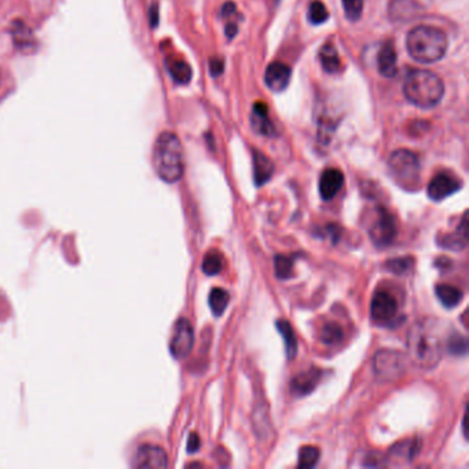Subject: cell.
Returning a JSON list of instances; mask_svg holds the SVG:
<instances>
[{
  "instance_id": "cell-17",
  "label": "cell",
  "mask_w": 469,
  "mask_h": 469,
  "mask_svg": "<svg viewBox=\"0 0 469 469\" xmlns=\"http://www.w3.org/2000/svg\"><path fill=\"white\" fill-rule=\"evenodd\" d=\"M396 50L392 42H387L381 46L377 57V65L378 71L385 77H394L398 72L396 68Z\"/></svg>"
},
{
  "instance_id": "cell-19",
  "label": "cell",
  "mask_w": 469,
  "mask_h": 469,
  "mask_svg": "<svg viewBox=\"0 0 469 469\" xmlns=\"http://www.w3.org/2000/svg\"><path fill=\"white\" fill-rule=\"evenodd\" d=\"M468 243V219L467 214L463 217L460 226L452 234H448L439 239V245L452 250H463Z\"/></svg>"
},
{
  "instance_id": "cell-3",
  "label": "cell",
  "mask_w": 469,
  "mask_h": 469,
  "mask_svg": "<svg viewBox=\"0 0 469 469\" xmlns=\"http://www.w3.org/2000/svg\"><path fill=\"white\" fill-rule=\"evenodd\" d=\"M153 164L158 178L167 183H175L183 176V149L175 134L163 132L157 138L153 151Z\"/></svg>"
},
{
  "instance_id": "cell-29",
  "label": "cell",
  "mask_w": 469,
  "mask_h": 469,
  "mask_svg": "<svg viewBox=\"0 0 469 469\" xmlns=\"http://www.w3.org/2000/svg\"><path fill=\"white\" fill-rule=\"evenodd\" d=\"M321 457V452L314 446H304L299 453V467L300 468H314Z\"/></svg>"
},
{
  "instance_id": "cell-36",
  "label": "cell",
  "mask_w": 469,
  "mask_h": 469,
  "mask_svg": "<svg viewBox=\"0 0 469 469\" xmlns=\"http://www.w3.org/2000/svg\"><path fill=\"white\" fill-rule=\"evenodd\" d=\"M366 467H381L385 466V459L378 453H370L365 461Z\"/></svg>"
},
{
  "instance_id": "cell-22",
  "label": "cell",
  "mask_w": 469,
  "mask_h": 469,
  "mask_svg": "<svg viewBox=\"0 0 469 469\" xmlns=\"http://www.w3.org/2000/svg\"><path fill=\"white\" fill-rule=\"evenodd\" d=\"M277 329L281 333V336L284 338L285 351H286L288 359H293L297 353V339H296V335L293 332L292 325L286 320H278L277 321Z\"/></svg>"
},
{
  "instance_id": "cell-18",
  "label": "cell",
  "mask_w": 469,
  "mask_h": 469,
  "mask_svg": "<svg viewBox=\"0 0 469 469\" xmlns=\"http://www.w3.org/2000/svg\"><path fill=\"white\" fill-rule=\"evenodd\" d=\"M253 179L256 186H263L267 183L273 174H274V164L273 161L261 151L253 150Z\"/></svg>"
},
{
  "instance_id": "cell-16",
  "label": "cell",
  "mask_w": 469,
  "mask_h": 469,
  "mask_svg": "<svg viewBox=\"0 0 469 469\" xmlns=\"http://www.w3.org/2000/svg\"><path fill=\"white\" fill-rule=\"evenodd\" d=\"M250 122H252V127L256 132L261 134V135H266V136H274L277 132H275V128H274V124L273 121L268 118V109H267V105L264 102H256L253 105V109H252V115H250Z\"/></svg>"
},
{
  "instance_id": "cell-11",
  "label": "cell",
  "mask_w": 469,
  "mask_h": 469,
  "mask_svg": "<svg viewBox=\"0 0 469 469\" xmlns=\"http://www.w3.org/2000/svg\"><path fill=\"white\" fill-rule=\"evenodd\" d=\"M461 189V182L454 176L442 172L432 178L428 185V197L434 201H442Z\"/></svg>"
},
{
  "instance_id": "cell-21",
  "label": "cell",
  "mask_w": 469,
  "mask_h": 469,
  "mask_svg": "<svg viewBox=\"0 0 469 469\" xmlns=\"http://www.w3.org/2000/svg\"><path fill=\"white\" fill-rule=\"evenodd\" d=\"M167 69L171 77L174 79V82H176L178 84H187L192 80L193 71L190 65L183 59H175V58L169 59L167 62Z\"/></svg>"
},
{
  "instance_id": "cell-27",
  "label": "cell",
  "mask_w": 469,
  "mask_h": 469,
  "mask_svg": "<svg viewBox=\"0 0 469 469\" xmlns=\"http://www.w3.org/2000/svg\"><path fill=\"white\" fill-rule=\"evenodd\" d=\"M344 338V332L340 328V325H338L336 322H328L322 327L321 331V340L327 344V346H335L339 342H342V339Z\"/></svg>"
},
{
  "instance_id": "cell-30",
  "label": "cell",
  "mask_w": 469,
  "mask_h": 469,
  "mask_svg": "<svg viewBox=\"0 0 469 469\" xmlns=\"http://www.w3.org/2000/svg\"><path fill=\"white\" fill-rule=\"evenodd\" d=\"M275 275L279 279H288L293 274V259L285 255H277L274 259Z\"/></svg>"
},
{
  "instance_id": "cell-31",
  "label": "cell",
  "mask_w": 469,
  "mask_h": 469,
  "mask_svg": "<svg viewBox=\"0 0 469 469\" xmlns=\"http://www.w3.org/2000/svg\"><path fill=\"white\" fill-rule=\"evenodd\" d=\"M413 264H414V260L412 257H395V259L388 260L385 267L396 275H405L410 273V270L413 268Z\"/></svg>"
},
{
  "instance_id": "cell-14",
  "label": "cell",
  "mask_w": 469,
  "mask_h": 469,
  "mask_svg": "<svg viewBox=\"0 0 469 469\" xmlns=\"http://www.w3.org/2000/svg\"><path fill=\"white\" fill-rule=\"evenodd\" d=\"M291 76H292V71L288 65L282 62H273L268 65L266 71L264 82L270 90L279 93V91H284L289 86Z\"/></svg>"
},
{
  "instance_id": "cell-6",
  "label": "cell",
  "mask_w": 469,
  "mask_h": 469,
  "mask_svg": "<svg viewBox=\"0 0 469 469\" xmlns=\"http://www.w3.org/2000/svg\"><path fill=\"white\" fill-rule=\"evenodd\" d=\"M406 362V356L401 351L380 350L373 358V369L378 378L396 381L405 374Z\"/></svg>"
},
{
  "instance_id": "cell-1",
  "label": "cell",
  "mask_w": 469,
  "mask_h": 469,
  "mask_svg": "<svg viewBox=\"0 0 469 469\" xmlns=\"http://www.w3.org/2000/svg\"><path fill=\"white\" fill-rule=\"evenodd\" d=\"M407 358L423 370H431L442 359L443 342L439 321L424 318L414 324L407 335Z\"/></svg>"
},
{
  "instance_id": "cell-7",
  "label": "cell",
  "mask_w": 469,
  "mask_h": 469,
  "mask_svg": "<svg viewBox=\"0 0 469 469\" xmlns=\"http://www.w3.org/2000/svg\"><path fill=\"white\" fill-rule=\"evenodd\" d=\"M367 232L376 246H388L396 237V223L394 217L385 208L377 207L371 214Z\"/></svg>"
},
{
  "instance_id": "cell-12",
  "label": "cell",
  "mask_w": 469,
  "mask_h": 469,
  "mask_svg": "<svg viewBox=\"0 0 469 469\" xmlns=\"http://www.w3.org/2000/svg\"><path fill=\"white\" fill-rule=\"evenodd\" d=\"M420 450V445L417 443L416 439H407L398 442L394 445L388 456L385 457V466H395V467H402L413 461V459L417 456Z\"/></svg>"
},
{
  "instance_id": "cell-38",
  "label": "cell",
  "mask_w": 469,
  "mask_h": 469,
  "mask_svg": "<svg viewBox=\"0 0 469 469\" xmlns=\"http://www.w3.org/2000/svg\"><path fill=\"white\" fill-rule=\"evenodd\" d=\"M151 15H153V19H151V25L154 26V25H157V17H158V14H157V6H153V8H151Z\"/></svg>"
},
{
  "instance_id": "cell-37",
  "label": "cell",
  "mask_w": 469,
  "mask_h": 469,
  "mask_svg": "<svg viewBox=\"0 0 469 469\" xmlns=\"http://www.w3.org/2000/svg\"><path fill=\"white\" fill-rule=\"evenodd\" d=\"M200 445H201V442H200L199 435L197 434H192L189 436V441H187V452L189 453H196L199 450Z\"/></svg>"
},
{
  "instance_id": "cell-4",
  "label": "cell",
  "mask_w": 469,
  "mask_h": 469,
  "mask_svg": "<svg viewBox=\"0 0 469 469\" xmlns=\"http://www.w3.org/2000/svg\"><path fill=\"white\" fill-rule=\"evenodd\" d=\"M405 97L410 104L421 109L436 107L445 94V86L439 76L431 71L416 69L409 72L403 84Z\"/></svg>"
},
{
  "instance_id": "cell-10",
  "label": "cell",
  "mask_w": 469,
  "mask_h": 469,
  "mask_svg": "<svg viewBox=\"0 0 469 469\" xmlns=\"http://www.w3.org/2000/svg\"><path fill=\"white\" fill-rule=\"evenodd\" d=\"M134 467L140 469H160L168 467V457L163 448L145 445L140 446L134 459Z\"/></svg>"
},
{
  "instance_id": "cell-8",
  "label": "cell",
  "mask_w": 469,
  "mask_h": 469,
  "mask_svg": "<svg viewBox=\"0 0 469 469\" xmlns=\"http://www.w3.org/2000/svg\"><path fill=\"white\" fill-rule=\"evenodd\" d=\"M371 320L378 325H392L398 317V303L394 296L387 292H377L370 304Z\"/></svg>"
},
{
  "instance_id": "cell-15",
  "label": "cell",
  "mask_w": 469,
  "mask_h": 469,
  "mask_svg": "<svg viewBox=\"0 0 469 469\" xmlns=\"http://www.w3.org/2000/svg\"><path fill=\"white\" fill-rule=\"evenodd\" d=\"M344 185V175L338 168H328L322 172L320 179V193L327 201L336 197Z\"/></svg>"
},
{
  "instance_id": "cell-28",
  "label": "cell",
  "mask_w": 469,
  "mask_h": 469,
  "mask_svg": "<svg viewBox=\"0 0 469 469\" xmlns=\"http://www.w3.org/2000/svg\"><path fill=\"white\" fill-rule=\"evenodd\" d=\"M223 268V259L219 252L211 250L205 255L203 261V271L207 275H217Z\"/></svg>"
},
{
  "instance_id": "cell-2",
  "label": "cell",
  "mask_w": 469,
  "mask_h": 469,
  "mask_svg": "<svg viewBox=\"0 0 469 469\" xmlns=\"http://www.w3.org/2000/svg\"><path fill=\"white\" fill-rule=\"evenodd\" d=\"M446 33L430 25L413 28L406 39V47L413 59L420 64H435L443 58L448 51Z\"/></svg>"
},
{
  "instance_id": "cell-35",
  "label": "cell",
  "mask_w": 469,
  "mask_h": 469,
  "mask_svg": "<svg viewBox=\"0 0 469 469\" xmlns=\"http://www.w3.org/2000/svg\"><path fill=\"white\" fill-rule=\"evenodd\" d=\"M223 69H225V62H223V59H221V58H211V61H210V71H211V75L214 76V77H218V76H221L222 73H223Z\"/></svg>"
},
{
  "instance_id": "cell-34",
  "label": "cell",
  "mask_w": 469,
  "mask_h": 469,
  "mask_svg": "<svg viewBox=\"0 0 469 469\" xmlns=\"http://www.w3.org/2000/svg\"><path fill=\"white\" fill-rule=\"evenodd\" d=\"M448 350L453 355H466L468 351V340L461 335H453L448 342Z\"/></svg>"
},
{
  "instance_id": "cell-25",
  "label": "cell",
  "mask_w": 469,
  "mask_h": 469,
  "mask_svg": "<svg viewBox=\"0 0 469 469\" xmlns=\"http://www.w3.org/2000/svg\"><path fill=\"white\" fill-rule=\"evenodd\" d=\"M12 39L17 47L25 50L26 47H33L35 39L29 28L22 22H15L12 28Z\"/></svg>"
},
{
  "instance_id": "cell-32",
  "label": "cell",
  "mask_w": 469,
  "mask_h": 469,
  "mask_svg": "<svg viewBox=\"0 0 469 469\" xmlns=\"http://www.w3.org/2000/svg\"><path fill=\"white\" fill-rule=\"evenodd\" d=\"M328 17H329L328 10L321 1L317 0V1L311 3L310 10H309V19L311 21V24L320 25V24L325 22L328 19Z\"/></svg>"
},
{
  "instance_id": "cell-33",
  "label": "cell",
  "mask_w": 469,
  "mask_h": 469,
  "mask_svg": "<svg viewBox=\"0 0 469 469\" xmlns=\"http://www.w3.org/2000/svg\"><path fill=\"white\" fill-rule=\"evenodd\" d=\"M343 8H344L347 19L355 22L362 15L363 0H343Z\"/></svg>"
},
{
  "instance_id": "cell-5",
  "label": "cell",
  "mask_w": 469,
  "mask_h": 469,
  "mask_svg": "<svg viewBox=\"0 0 469 469\" xmlns=\"http://www.w3.org/2000/svg\"><path fill=\"white\" fill-rule=\"evenodd\" d=\"M388 168L395 182L407 189L414 190L420 183V161L419 157L406 149L395 150L388 160Z\"/></svg>"
},
{
  "instance_id": "cell-9",
  "label": "cell",
  "mask_w": 469,
  "mask_h": 469,
  "mask_svg": "<svg viewBox=\"0 0 469 469\" xmlns=\"http://www.w3.org/2000/svg\"><path fill=\"white\" fill-rule=\"evenodd\" d=\"M194 331L189 320L181 318L174 328V335L169 344V351L175 359H185L193 349Z\"/></svg>"
},
{
  "instance_id": "cell-20",
  "label": "cell",
  "mask_w": 469,
  "mask_h": 469,
  "mask_svg": "<svg viewBox=\"0 0 469 469\" xmlns=\"http://www.w3.org/2000/svg\"><path fill=\"white\" fill-rule=\"evenodd\" d=\"M436 296L441 300V303L446 307V309H454L456 306H459L463 300V292L449 284H439L435 288Z\"/></svg>"
},
{
  "instance_id": "cell-24",
  "label": "cell",
  "mask_w": 469,
  "mask_h": 469,
  "mask_svg": "<svg viewBox=\"0 0 469 469\" xmlns=\"http://www.w3.org/2000/svg\"><path fill=\"white\" fill-rule=\"evenodd\" d=\"M229 302H230V295L223 288H214L211 291L208 303H210V309H211V311L215 317L223 315V313L226 311V309L229 306Z\"/></svg>"
},
{
  "instance_id": "cell-26",
  "label": "cell",
  "mask_w": 469,
  "mask_h": 469,
  "mask_svg": "<svg viewBox=\"0 0 469 469\" xmlns=\"http://www.w3.org/2000/svg\"><path fill=\"white\" fill-rule=\"evenodd\" d=\"M416 3L413 0H394L391 4V18L396 21H405L413 17Z\"/></svg>"
},
{
  "instance_id": "cell-13",
  "label": "cell",
  "mask_w": 469,
  "mask_h": 469,
  "mask_svg": "<svg viewBox=\"0 0 469 469\" xmlns=\"http://www.w3.org/2000/svg\"><path fill=\"white\" fill-rule=\"evenodd\" d=\"M322 376H324V371L317 367H311L306 371L299 373L297 376L292 378V383H291L292 394L299 398L311 394L315 389V387L320 384V381L322 380Z\"/></svg>"
},
{
  "instance_id": "cell-23",
  "label": "cell",
  "mask_w": 469,
  "mask_h": 469,
  "mask_svg": "<svg viewBox=\"0 0 469 469\" xmlns=\"http://www.w3.org/2000/svg\"><path fill=\"white\" fill-rule=\"evenodd\" d=\"M320 59L324 66V69L328 73H338L342 69V61L336 51V48L332 44H324V47L320 51Z\"/></svg>"
}]
</instances>
